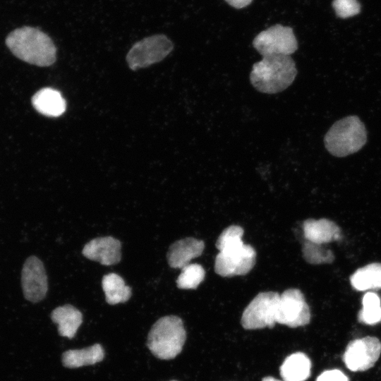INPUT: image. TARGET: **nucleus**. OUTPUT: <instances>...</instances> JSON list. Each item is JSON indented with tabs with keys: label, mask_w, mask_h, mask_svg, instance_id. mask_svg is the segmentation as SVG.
Masks as SVG:
<instances>
[{
	"label": "nucleus",
	"mask_w": 381,
	"mask_h": 381,
	"mask_svg": "<svg viewBox=\"0 0 381 381\" xmlns=\"http://www.w3.org/2000/svg\"><path fill=\"white\" fill-rule=\"evenodd\" d=\"M33 107L39 113L51 117L63 114L66 110V101L61 94L51 87L38 90L31 99Z\"/></svg>",
	"instance_id": "obj_15"
},
{
	"label": "nucleus",
	"mask_w": 381,
	"mask_h": 381,
	"mask_svg": "<svg viewBox=\"0 0 381 381\" xmlns=\"http://www.w3.org/2000/svg\"><path fill=\"white\" fill-rule=\"evenodd\" d=\"M302 253L306 261L313 265L331 263L334 260L332 250L307 240L303 243Z\"/></svg>",
	"instance_id": "obj_23"
},
{
	"label": "nucleus",
	"mask_w": 381,
	"mask_h": 381,
	"mask_svg": "<svg viewBox=\"0 0 381 381\" xmlns=\"http://www.w3.org/2000/svg\"><path fill=\"white\" fill-rule=\"evenodd\" d=\"M350 282L357 291L381 289V263L373 262L358 268L351 275Z\"/></svg>",
	"instance_id": "obj_19"
},
{
	"label": "nucleus",
	"mask_w": 381,
	"mask_h": 381,
	"mask_svg": "<svg viewBox=\"0 0 381 381\" xmlns=\"http://www.w3.org/2000/svg\"><path fill=\"white\" fill-rule=\"evenodd\" d=\"M310 320V311L304 295L298 289H289L279 296L276 322L289 327L308 325Z\"/></svg>",
	"instance_id": "obj_8"
},
{
	"label": "nucleus",
	"mask_w": 381,
	"mask_h": 381,
	"mask_svg": "<svg viewBox=\"0 0 381 381\" xmlns=\"http://www.w3.org/2000/svg\"><path fill=\"white\" fill-rule=\"evenodd\" d=\"M262 381H281L279 380H277L274 377H270V376H268V377H264Z\"/></svg>",
	"instance_id": "obj_28"
},
{
	"label": "nucleus",
	"mask_w": 381,
	"mask_h": 381,
	"mask_svg": "<svg viewBox=\"0 0 381 381\" xmlns=\"http://www.w3.org/2000/svg\"><path fill=\"white\" fill-rule=\"evenodd\" d=\"M171 381H176V380H171Z\"/></svg>",
	"instance_id": "obj_29"
},
{
	"label": "nucleus",
	"mask_w": 381,
	"mask_h": 381,
	"mask_svg": "<svg viewBox=\"0 0 381 381\" xmlns=\"http://www.w3.org/2000/svg\"><path fill=\"white\" fill-rule=\"evenodd\" d=\"M102 286L105 294V300L110 305L125 303L131 296V289L127 286L123 279L116 273L104 275Z\"/></svg>",
	"instance_id": "obj_20"
},
{
	"label": "nucleus",
	"mask_w": 381,
	"mask_h": 381,
	"mask_svg": "<svg viewBox=\"0 0 381 381\" xmlns=\"http://www.w3.org/2000/svg\"><path fill=\"white\" fill-rule=\"evenodd\" d=\"M51 318L57 324L59 334L68 339L73 338L83 322L82 313L70 304L56 308L51 313Z\"/></svg>",
	"instance_id": "obj_16"
},
{
	"label": "nucleus",
	"mask_w": 381,
	"mask_h": 381,
	"mask_svg": "<svg viewBox=\"0 0 381 381\" xmlns=\"http://www.w3.org/2000/svg\"><path fill=\"white\" fill-rule=\"evenodd\" d=\"M316 381H349V378L341 370L333 369L322 373Z\"/></svg>",
	"instance_id": "obj_26"
},
{
	"label": "nucleus",
	"mask_w": 381,
	"mask_h": 381,
	"mask_svg": "<svg viewBox=\"0 0 381 381\" xmlns=\"http://www.w3.org/2000/svg\"><path fill=\"white\" fill-rule=\"evenodd\" d=\"M186 339L182 320L176 315H167L159 318L152 325L147 346L157 358L169 360L181 353Z\"/></svg>",
	"instance_id": "obj_3"
},
{
	"label": "nucleus",
	"mask_w": 381,
	"mask_h": 381,
	"mask_svg": "<svg viewBox=\"0 0 381 381\" xmlns=\"http://www.w3.org/2000/svg\"><path fill=\"white\" fill-rule=\"evenodd\" d=\"M6 44L19 59L40 67L52 65L56 59V48L52 40L42 31L32 27L13 30Z\"/></svg>",
	"instance_id": "obj_1"
},
{
	"label": "nucleus",
	"mask_w": 381,
	"mask_h": 381,
	"mask_svg": "<svg viewBox=\"0 0 381 381\" xmlns=\"http://www.w3.org/2000/svg\"><path fill=\"white\" fill-rule=\"evenodd\" d=\"M253 47L262 56H290L298 49L293 29L280 24L272 25L256 35Z\"/></svg>",
	"instance_id": "obj_7"
},
{
	"label": "nucleus",
	"mask_w": 381,
	"mask_h": 381,
	"mask_svg": "<svg viewBox=\"0 0 381 381\" xmlns=\"http://www.w3.org/2000/svg\"><path fill=\"white\" fill-rule=\"evenodd\" d=\"M121 243L112 236L97 237L86 243L83 255L104 265L117 264L121 258Z\"/></svg>",
	"instance_id": "obj_12"
},
{
	"label": "nucleus",
	"mask_w": 381,
	"mask_h": 381,
	"mask_svg": "<svg viewBox=\"0 0 381 381\" xmlns=\"http://www.w3.org/2000/svg\"><path fill=\"white\" fill-rule=\"evenodd\" d=\"M363 307L358 313V320L366 325L381 322V301L374 292H367L362 299Z\"/></svg>",
	"instance_id": "obj_21"
},
{
	"label": "nucleus",
	"mask_w": 381,
	"mask_h": 381,
	"mask_svg": "<svg viewBox=\"0 0 381 381\" xmlns=\"http://www.w3.org/2000/svg\"><path fill=\"white\" fill-rule=\"evenodd\" d=\"M104 356L102 346L99 344H95L82 349L66 351L62 354V363L66 368H75L99 363L103 360Z\"/></svg>",
	"instance_id": "obj_18"
},
{
	"label": "nucleus",
	"mask_w": 381,
	"mask_h": 381,
	"mask_svg": "<svg viewBox=\"0 0 381 381\" xmlns=\"http://www.w3.org/2000/svg\"><path fill=\"white\" fill-rule=\"evenodd\" d=\"M303 230L306 240L318 244L335 241L341 237L339 226L328 219H308L303 223Z\"/></svg>",
	"instance_id": "obj_14"
},
{
	"label": "nucleus",
	"mask_w": 381,
	"mask_h": 381,
	"mask_svg": "<svg viewBox=\"0 0 381 381\" xmlns=\"http://www.w3.org/2000/svg\"><path fill=\"white\" fill-rule=\"evenodd\" d=\"M255 262V250L250 245L243 244L219 252L215 258L214 271L224 277L245 275L253 269Z\"/></svg>",
	"instance_id": "obj_9"
},
{
	"label": "nucleus",
	"mask_w": 381,
	"mask_h": 381,
	"mask_svg": "<svg viewBox=\"0 0 381 381\" xmlns=\"http://www.w3.org/2000/svg\"><path fill=\"white\" fill-rule=\"evenodd\" d=\"M243 229L238 225H231L224 229L217 238L216 248L219 252L231 250L243 243Z\"/></svg>",
	"instance_id": "obj_24"
},
{
	"label": "nucleus",
	"mask_w": 381,
	"mask_h": 381,
	"mask_svg": "<svg viewBox=\"0 0 381 381\" xmlns=\"http://www.w3.org/2000/svg\"><path fill=\"white\" fill-rule=\"evenodd\" d=\"M173 49L172 42L166 35H152L133 45L126 55V61L131 70L136 71L162 61Z\"/></svg>",
	"instance_id": "obj_5"
},
{
	"label": "nucleus",
	"mask_w": 381,
	"mask_h": 381,
	"mask_svg": "<svg viewBox=\"0 0 381 381\" xmlns=\"http://www.w3.org/2000/svg\"><path fill=\"white\" fill-rule=\"evenodd\" d=\"M205 271L202 265L190 263L181 269L176 279L177 287L181 289H195L204 280Z\"/></svg>",
	"instance_id": "obj_22"
},
{
	"label": "nucleus",
	"mask_w": 381,
	"mask_h": 381,
	"mask_svg": "<svg viewBox=\"0 0 381 381\" xmlns=\"http://www.w3.org/2000/svg\"><path fill=\"white\" fill-rule=\"evenodd\" d=\"M22 288L25 298L32 303L44 298L48 290L47 276L42 262L35 256L25 262L21 274Z\"/></svg>",
	"instance_id": "obj_11"
},
{
	"label": "nucleus",
	"mask_w": 381,
	"mask_h": 381,
	"mask_svg": "<svg viewBox=\"0 0 381 381\" xmlns=\"http://www.w3.org/2000/svg\"><path fill=\"white\" fill-rule=\"evenodd\" d=\"M367 142V131L357 116L336 121L324 138L327 150L333 156L344 157L359 151Z\"/></svg>",
	"instance_id": "obj_4"
},
{
	"label": "nucleus",
	"mask_w": 381,
	"mask_h": 381,
	"mask_svg": "<svg viewBox=\"0 0 381 381\" xmlns=\"http://www.w3.org/2000/svg\"><path fill=\"white\" fill-rule=\"evenodd\" d=\"M311 362L303 353L297 352L289 356L280 367L284 381H305L310 375Z\"/></svg>",
	"instance_id": "obj_17"
},
{
	"label": "nucleus",
	"mask_w": 381,
	"mask_h": 381,
	"mask_svg": "<svg viewBox=\"0 0 381 381\" xmlns=\"http://www.w3.org/2000/svg\"><path fill=\"white\" fill-rule=\"evenodd\" d=\"M381 353V342L375 337H365L351 341L342 360L351 371H365L371 368Z\"/></svg>",
	"instance_id": "obj_10"
},
{
	"label": "nucleus",
	"mask_w": 381,
	"mask_h": 381,
	"mask_svg": "<svg viewBox=\"0 0 381 381\" xmlns=\"http://www.w3.org/2000/svg\"><path fill=\"white\" fill-rule=\"evenodd\" d=\"M226 1L230 6L236 8H243L244 7H246L253 0H224Z\"/></svg>",
	"instance_id": "obj_27"
},
{
	"label": "nucleus",
	"mask_w": 381,
	"mask_h": 381,
	"mask_svg": "<svg viewBox=\"0 0 381 381\" xmlns=\"http://www.w3.org/2000/svg\"><path fill=\"white\" fill-rule=\"evenodd\" d=\"M279 294L275 291L260 292L244 309L241 322L244 329L272 328L276 322Z\"/></svg>",
	"instance_id": "obj_6"
},
{
	"label": "nucleus",
	"mask_w": 381,
	"mask_h": 381,
	"mask_svg": "<svg viewBox=\"0 0 381 381\" xmlns=\"http://www.w3.org/2000/svg\"><path fill=\"white\" fill-rule=\"evenodd\" d=\"M332 7L341 18L354 16L361 11V5L357 0H333Z\"/></svg>",
	"instance_id": "obj_25"
},
{
	"label": "nucleus",
	"mask_w": 381,
	"mask_h": 381,
	"mask_svg": "<svg viewBox=\"0 0 381 381\" xmlns=\"http://www.w3.org/2000/svg\"><path fill=\"white\" fill-rule=\"evenodd\" d=\"M205 248V243L193 237H187L173 243L167 253V261L172 268L182 269L190 261L200 256Z\"/></svg>",
	"instance_id": "obj_13"
},
{
	"label": "nucleus",
	"mask_w": 381,
	"mask_h": 381,
	"mask_svg": "<svg viewBox=\"0 0 381 381\" xmlns=\"http://www.w3.org/2000/svg\"><path fill=\"white\" fill-rule=\"evenodd\" d=\"M296 75V64L290 56L270 55L253 65L250 80L258 91L276 94L289 87Z\"/></svg>",
	"instance_id": "obj_2"
}]
</instances>
